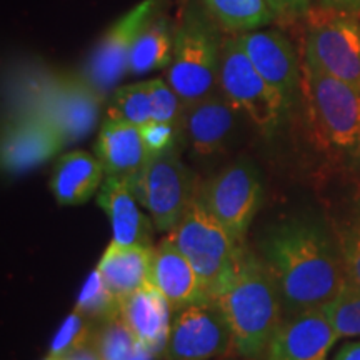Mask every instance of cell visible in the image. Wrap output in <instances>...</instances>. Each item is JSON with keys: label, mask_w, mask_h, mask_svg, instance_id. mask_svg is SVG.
<instances>
[{"label": "cell", "mask_w": 360, "mask_h": 360, "mask_svg": "<svg viewBox=\"0 0 360 360\" xmlns=\"http://www.w3.org/2000/svg\"><path fill=\"white\" fill-rule=\"evenodd\" d=\"M260 259L287 315L326 307L347 281L342 250L310 222L294 220L274 227L264 238Z\"/></svg>", "instance_id": "1"}, {"label": "cell", "mask_w": 360, "mask_h": 360, "mask_svg": "<svg viewBox=\"0 0 360 360\" xmlns=\"http://www.w3.org/2000/svg\"><path fill=\"white\" fill-rule=\"evenodd\" d=\"M212 302L231 327L233 349L245 359L264 357L270 337L282 322L283 309L262 259L242 245L236 269Z\"/></svg>", "instance_id": "2"}, {"label": "cell", "mask_w": 360, "mask_h": 360, "mask_svg": "<svg viewBox=\"0 0 360 360\" xmlns=\"http://www.w3.org/2000/svg\"><path fill=\"white\" fill-rule=\"evenodd\" d=\"M103 97L80 75L40 74L19 97L15 115L44 117L58 130L65 143L87 137L98 122Z\"/></svg>", "instance_id": "3"}, {"label": "cell", "mask_w": 360, "mask_h": 360, "mask_svg": "<svg viewBox=\"0 0 360 360\" xmlns=\"http://www.w3.org/2000/svg\"><path fill=\"white\" fill-rule=\"evenodd\" d=\"M220 45L214 22L193 8L175 30L172 62L165 70V82L187 105L219 92Z\"/></svg>", "instance_id": "4"}, {"label": "cell", "mask_w": 360, "mask_h": 360, "mask_svg": "<svg viewBox=\"0 0 360 360\" xmlns=\"http://www.w3.org/2000/svg\"><path fill=\"white\" fill-rule=\"evenodd\" d=\"M167 237L192 264L204 294L212 302L214 295L222 289L236 269L242 245L237 244L224 225L200 204L197 195Z\"/></svg>", "instance_id": "5"}, {"label": "cell", "mask_w": 360, "mask_h": 360, "mask_svg": "<svg viewBox=\"0 0 360 360\" xmlns=\"http://www.w3.org/2000/svg\"><path fill=\"white\" fill-rule=\"evenodd\" d=\"M310 124L327 147L360 157V89L302 62V82Z\"/></svg>", "instance_id": "6"}, {"label": "cell", "mask_w": 360, "mask_h": 360, "mask_svg": "<svg viewBox=\"0 0 360 360\" xmlns=\"http://www.w3.org/2000/svg\"><path fill=\"white\" fill-rule=\"evenodd\" d=\"M219 87L227 101L264 134H272L289 109L281 94L252 64L237 35L222 39Z\"/></svg>", "instance_id": "7"}, {"label": "cell", "mask_w": 360, "mask_h": 360, "mask_svg": "<svg viewBox=\"0 0 360 360\" xmlns=\"http://www.w3.org/2000/svg\"><path fill=\"white\" fill-rule=\"evenodd\" d=\"M307 13L304 60L360 89V20L352 12L323 7Z\"/></svg>", "instance_id": "8"}, {"label": "cell", "mask_w": 360, "mask_h": 360, "mask_svg": "<svg viewBox=\"0 0 360 360\" xmlns=\"http://www.w3.org/2000/svg\"><path fill=\"white\" fill-rule=\"evenodd\" d=\"M129 177L135 199L159 232L172 231L197 193L192 174L175 148L150 155L146 165Z\"/></svg>", "instance_id": "9"}, {"label": "cell", "mask_w": 360, "mask_h": 360, "mask_svg": "<svg viewBox=\"0 0 360 360\" xmlns=\"http://www.w3.org/2000/svg\"><path fill=\"white\" fill-rule=\"evenodd\" d=\"M197 199L224 225L237 244L244 245L252 220L262 200L259 172L250 162L238 160L197 188Z\"/></svg>", "instance_id": "10"}, {"label": "cell", "mask_w": 360, "mask_h": 360, "mask_svg": "<svg viewBox=\"0 0 360 360\" xmlns=\"http://www.w3.org/2000/svg\"><path fill=\"white\" fill-rule=\"evenodd\" d=\"M233 347V337L214 302L174 310L162 357L165 360H214Z\"/></svg>", "instance_id": "11"}, {"label": "cell", "mask_w": 360, "mask_h": 360, "mask_svg": "<svg viewBox=\"0 0 360 360\" xmlns=\"http://www.w3.org/2000/svg\"><path fill=\"white\" fill-rule=\"evenodd\" d=\"M157 4L159 0H142L130 8L103 34L101 42L94 49L84 77L103 97L117 87L125 74H129L130 52L146 25L155 17Z\"/></svg>", "instance_id": "12"}, {"label": "cell", "mask_w": 360, "mask_h": 360, "mask_svg": "<svg viewBox=\"0 0 360 360\" xmlns=\"http://www.w3.org/2000/svg\"><path fill=\"white\" fill-rule=\"evenodd\" d=\"M339 335L322 309L283 315L270 337L264 360H327Z\"/></svg>", "instance_id": "13"}, {"label": "cell", "mask_w": 360, "mask_h": 360, "mask_svg": "<svg viewBox=\"0 0 360 360\" xmlns=\"http://www.w3.org/2000/svg\"><path fill=\"white\" fill-rule=\"evenodd\" d=\"M250 62L287 105L294 102L302 82V65L290 40L278 30H252L237 35Z\"/></svg>", "instance_id": "14"}, {"label": "cell", "mask_w": 360, "mask_h": 360, "mask_svg": "<svg viewBox=\"0 0 360 360\" xmlns=\"http://www.w3.org/2000/svg\"><path fill=\"white\" fill-rule=\"evenodd\" d=\"M65 141L44 117L15 115L2 134V167L11 174L30 170L62 150Z\"/></svg>", "instance_id": "15"}, {"label": "cell", "mask_w": 360, "mask_h": 360, "mask_svg": "<svg viewBox=\"0 0 360 360\" xmlns=\"http://www.w3.org/2000/svg\"><path fill=\"white\" fill-rule=\"evenodd\" d=\"M240 117L244 115L219 90L186 107L180 134L187 137L193 154L214 155L231 141Z\"/></svg>", "instance_id": "16"}, {"label": "cell", "mask_w": 360, "mask_h": 360, "mask_svg": "<svg viewBox=\"0 0 360 360\" xmlns=\"http://www.w3.org/2000/svg\"><path fill=\"white\" fill-rule=\"evenodd\" d=\"M119 317L137 344L152 355L164 352L174 309L157 287L150 283L124 297L119 304Z\"/></svg>", "instance_id": "17"}, {"label": "cell", "mask_w": 360, "mask_h": 360, "mask_svg": "<svg viewBox=\"0 0 360 360\" xmlns=\"http://www.w3.org/2000/svg\"><path fill=\"white\" fill-rule=\"evenodd\" d=\"M150 283L164 294L174 310L210 302L192 264L169 237L152 247Z\"/></svg>", "instance_id": "18"}, {"label": "cell", "mask_w": 360, "mask_h": 360, "mask_svg": "<svg viewBox=\"0 0 360 360\" xmlns=\"http://www.w3.org/2000/svg\"><path fill=\"white\" fill-rule=\"evenodd\" d=\"M97 204L110 220L117 244L150 247L152 220L139 209L129 175H109L98 192Z\"/></svg>", "instance_id": "19"}, {"label": "cell", "mask_w": 360, "mask_h": 360, "mask_svg": "<svg viewBox=\"0 0 360 360\" xmlns=\"http://www.w3.org/2000/svg\"><path fill=\"white\" fill-rule=\"evenodd\" d=\"M96 155L109 175H134L150 159L141 127L107 119L96 141Z\"/></svg>", "instance_id": "20"}, {"label": "cell", "mask_w": 360, "mask_h": 360, "mask_svg": "<svg viewBox=\"0 0 360 360\" xmlns=\"http://www.w3.org/2000/svg\"><path fill=\"white\" fill-rule=\"evenodd\" d=\"M152 247L112 244L103 252L97 272L117 300L150 285Z\"/></svg>", "instance_id": "21"}, {"label": "cell", "mask_w": 360, "mask_h": 360, "mask_svg": "<svg viewBox=\"0 0 360 360\" xmlns=\"http://www.w3.org/2000/svg\"><path fill=\"white\" fill-rule=\"evenodd\" d=\"M103 165L97 157L75 150L57 160L51 179V191L60 205H82L101 187Z\"/></svg>", "instance_id": "22"}, {"label": "cell", "mask_w": 360, "mask_h": 360, "mask_svg": "<svg viewBox=\"0 0 360 360\" xmlns=\"http://www.w3.org/2000/svg\"><path fill=\"white\" fill-rule=\"evenodd\" d=\"M175 32L169 19L154 17L135 40L129 58V74L143 75L167 69L172 62Z\"/></svg>", "instance_id": "23"}, {"label": "cell", "mask_w": 360, "mask_h": 360, "mask_svg": "<svg viewBox=\"0 0 360 360\" xmlns=\"http://www.w3.org/2000/svg\"><path fill=\"white\" fill-rule=\"evenodd\" d=\"M207 15L231 35H240L269 25L274 19L265 0H202Z\"/></svg>", "instance_id": "24"}, {"label": "cell", "mask_w": 360, "mask_h": 360, "mask_svg": "<svg viewBox=\"0 0 360 360\" xmlns=\"http://www.w3.org/2000/svg\"><path fill=\"white\" fill-rule=\"evenodd\" d=\"M107 119L142 127L154 120L148 80L117 87L107 107Z\"/></svg>", "instance_id": "25"}, {"label": "cell", "mask_w": 360, "mask_h": 360, "mask_svg": "<svg viewBox=\"0 0 360 360\" xmlns=\"http://www.w3.org/2000/svg\"><path fill=\"white\" fill-rule=\"evenodd\" d=\"M339 339L360 337V285L347 277L332 302L322 307Z\"/></svg>", "instance_id": "26"}, {"label": "cell", "mask_w": 360, "mask_h": 360, "mask_svg": "<svg viewBox=\"0 0 360 360\" xmlns=\"http://www.w3.org/2000/svg\"><path fill=\"white\" fill-rule=\"evenodd\" d=\"M96 345L103 360H148L152 357L148 350L137 344L119 315L107 319Z\"/></svg>", "instance_id": "27"}, {"label": "cell", "mask_w": 360, "mask_h": 360, "mask_svg": "<svg viewBox=\"0 0 360 360\" xmlns=\"http://www.w3.org/2000/svg\"><path fill=\"white\" fill-rule=\"evenodd\" d=\"M119 304L120 300H117L110 294V290L102 281L101 274L94 270L92 276L85 282L82 292H80L75 310L85 317H97L107 321V319L119 315Z\"/></svg>", "instance_id": "28"}, {"label": "cell", "mask_w": 360, "mask_h": 360, "mask_svg": "<svg viewBox=\"0 0 360 360\" xmlns=\"http://www.w3.org/2000/svg\"><path fill=\"white\" fill-rule=\"evenodd\" d=\"M90 342H92V327H90L85 315L74 310L65 319V322L62 323V327L58 328L56 337H53L51 345V355L64 357V355L84 347V345L90 344Z\"/></svg>", "instance_id": "29"}, {"label": "cell", "mask_w": 360, "mask_h": 360, "mask_svg": "<svg viewBox=\"0 0 360 360\" xmlns=\"http://www.w3.org/2000/svg\"><path fill=\"white\" fill-rule=\"evenodd\" d=\"M150 96H152V115L155 122H165L182 127V119L186 114V103L174 92L172 87L165 82V79H152Z\"/></svg>", "instance_id": "30"}, {"label": "cell", "mask_w": 360, "mask_h": 360, "mask_svg": "<svg viewBox=\"0 0 360 360\" xmlns=\"http://www.w3.org/2000/svg\"><path fill=\"white\" fill-rule=\"evenodd\" d=\"M340 250L347 277L360 285V209L345 231Z\"/></svg>", "instance_id": "31"}, {"label": "cell", "mask_w": 360, "mask_h": 360, "mask_svg": "<svg viewBox=\"0 0 360 360\" xmlns=\"http://www.w3.org/2000/svg\"><path fill=\"white\" fill-rule=\"evenodd\" d=\"M141 132L150 155H157L174 148L175 139L180 134V129L177 125L152 120V122L142 125Z\"/></svg>", "instance_id": "32"}, {"label": "cell", "mask_w": 360, "mask_h": 360, "mask_svg": "<svg viewBox=\"0 0 360 360\" xmlns=\"http://www.w3.org/2000/svg\"><path fill=\"white\" fill-rule=\"evenodd\" d=\"M65 360H103L101 352H98L96 342H90V344L84 345L74 352L64 355Z\"/></svg>", "instance_id": "33"}, {"label": "cell", "mask_w": 360, "mask_h": 360, "mask_svg": "<svg viewBox=\"0 0 360 360\" xmlns=\"http://www.w3.org/2000/svg\"><path fill=\"white\" fill-rule=\"evenodd\" d=\"M321 7L332 8V11L352 12L355 13L360 8V0H319Z\"/></svg>", "instance_id": "34"}, {"label": "cell", "mask_w": 360, "mask_h": 360, "mask_svg": "<svg viewBox=\"0 0 360 360\" xmlns=\"http://www.w3.org/2000/svg\"><path fill=\"white\" fill-rule=\"evenodd\" d=\"M334 360H360V340L342 345Z\"/></svg>", "instance_id": "35"}, {"label": "cell", "mask_w": 360, "mask_h": 360, "mask_svg": "<svg viewBox=\"0 0 360 360\" xmlns=\"http://www.w3.org/2000/svg\"><path fill=\"white\" fill-rule=\"evenodd\" d=\"M265 2L269 4V7H270V11H272L274 17L290 15L289 4H287V0H265Z\"/></svg>", "instance_id": "36"}, {"label": "cell", "mask_w": 360, "mask_h": 360, "mask_svg": "<svg viewBox=\"0 0 360 360\" xmlns=\"http://www.w3.org/2000/svg\"><path fill=\"white\" fill-rule=\"evenodd\" d=\"M287 4H289L290 13L299 15V13H307L310 11L312 0H287Z\"/></svg>", "instance_id": "37"}, {"label": "cell", "mask_w": 360, "mask_h": 360, "mask_svg": "<svg viewBox=\"0 0 360 360\" xmlns=\"http://www.w3.org/2000/svg\"><path fill=\"white\" fill-rule=\"evenodd\" d=\"M44 360H65L64 357H58V355H49L47 359H44Z\"/></svg>", "instance_id": "38"}]
</instances>
